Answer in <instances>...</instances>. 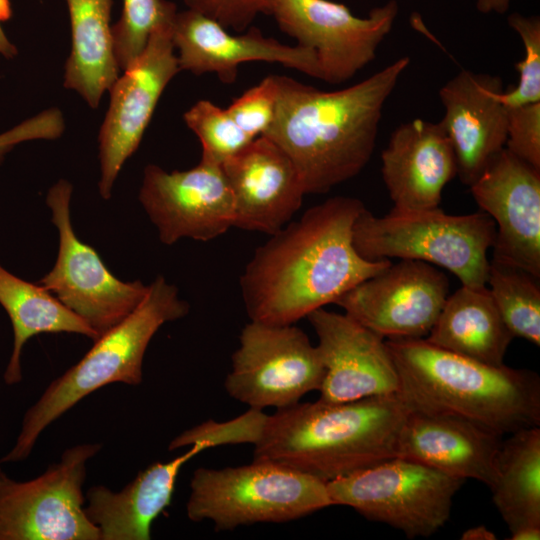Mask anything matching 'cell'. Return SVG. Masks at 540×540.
I'll return each instance as SVG.
<instances>
[{
	"instance_id": "obj_16",
	"label": "cell",
	"mask_w": 540,
	"mask_h": 540,
	"mask_svg": "<svg viewBox=\"0 0 540 540\" xmlns=\"http://www.w3.org/2000/svg\"><path fill=\"white\" fill-rule=\"evenodd\" d=\"M469 187L495 222L493 258L540 278V169L503 148Z\"/></svg>"
},
{
	"instance_id": "obj_2",
	"label": "cell",
	"mask_w": 540,
	"mask_h": 540,
	"mask_svg": "<svg viewBox=\"0 0 540 540\" xmlns=\"http://www.w3.org/2000/svg\"><path fill=\"white\" fill-rule=\"evenodd\" d=\"M409 63L408 56L400 57L366 79L334 91L277 75L276 114L264 136L290 157L306 194L326 193L367 165L384 105Z\"/></svg>"
},
{
	"instance_id": "obj_22",
	"label": "cell",
	"mask_w": 540,
	"mask_h": 540,
	"mask_svg": "<svg viewBox=\"0 0 540 540\" xmlns=\"http://www.w3.org/2000/svg\"><path fill=\"white\" fill-rule=\"evenodd\" d=\"M501 442L502 435L469 420L410 409L399 433L397 457L490 487Z\"/></svg>"
},
{
	"instance_id": "obj_27",
	"label": "cell",
	"mask_w": 540,
	"mask_h": 540,
	"mask_svg": "<svg viewBox=\"0 0 540 540\" xmlns=\"http://www.w3.org/2000/svg\"><path fill=\"white\" fill-rule=\"evenodd\" d=\"M502 440L492 499L510 533L540 528V426Z\"/></svg>"
},
{
	"instance_id": "obj_28",
	"label": "cell",
	"mask_w": 540,
	"mask_h": 540,
	"mask_svg": "<svg viewBox=\"0 0 540 540\" xmlns=\"http://www.w3.org/2000/svg\"><path fill=\"white\" fill-rule=\"evenodd\" d=\"M539 278L511 263L492 258L486 286L513 335L540 345Z\"/></svg>"
},
{
	"instance_id": "obj_30",
	"label": "cell",
	"mask_w": 540,
	"mask_h": 540,
	"mask_svg": "<svg viewBox=\"0 0 540 540\" xmlns=\"http://www.w3.org/2000/svg\"><path fill=\"white\" fill-rule=\"evenodd\" d=\"M183 119L201 142V159L220 165L254 140L236 124L226 109L209 100L196 102L184 113Z\"/></svg>"
},
{
	"instance_id": "obj_29",
	"label": "cell",
	"mask_w": 540,
	"mask_h": 540,
	"mask_svg": "<svg viewBox=\"0 0 540 540\" xmlns=\"http://www.w3.org/2000/svg\"><path fill=\"white\" fill-rule=\"evenodd\" d=\"M177 12L176 4L167 0H123L121 16L112 26L119 68H128L141 55L153 31L173 21Z\"/></svg>"
},
{
	"instance_id": "obj_15",
	"label": "cell",
	"mask_w": 540,
	"mask_h": 540,
	"mask_svg": "<svg viewBox=\"0 0 540 540\" xmlns=\"http://www.w3.org/2000/svg\"><path fill=\"white\" fill-rule=\"evenodd\" d=\"M139 200L166 245L183 238L209 241L234 227L232 191L221 165L208 160L185 171L147 165Z\"/></svg>"
},
{
	"instance_id": "obj_6",
	"label": "cell",
	"mask_w": 540,
	"mask_h": 540,
	"mask_svg": "<svg viewBox=\"0 0 540 540\" xmlns=\"http://www.w3.org/2000/svg\"><path fill=\"white\" fill-rule=\"evenodd\" d=\"M332 505L327 482L281 464L253 460L236 467L196 469L186 515L226 531L289 522Z\"/></svg>"
},
{
	"instance_id": "obj_8",
	"label": "cell",
	"mask_w": 540,
	"mask_h": 540,
	"mask_svg": "<svg viewBox=\"0 0 540 540\" xmlns=\"http://www.w3.org/2000/svg\"><path fill=\"white\" fill-rule=\"evenodd\" d=\"M464 480L416 461L392 457L327 482L333 505L353 508L407 538L429 537L449 520Z\"/></svg>"
},
{
	"instance_id": "obj_25",
	"label": "cell",
	"mask_w": 540,
	"mask_h": 540,
	"mask_svg": "<svg viewBox=\"0 0 540 540\" xmlns=\"http://www.w3.org/2000/svg\"><path fill=\"white\" fill-rule=\"evenodd\" d=\"M71 24V52L64 86L92 108L119 77L111 20L112 0H66Z\"/></svg>"
},
{
	"instance_id": "obj_13",
	"label": "cell",
	"mask_w": 540,
	"mask_h": 540,
	"mask_svg": "<svg viewBox=\"0 0 540 540\" xmlns=\"http://www.w3.org/2000/svg\"><path fill=\"white\" fill-rule=\"evenodd\" d=\"M175 20V19H174ZM174 20L150 35L141 55L110 88L99 132V193L109 199L126 160L137 150L161 94L181 71L172 40Z\"/></svg>"
},
{
	"instance_id": "obj_18",
	"label": "cell",
	"mask_w": 540,
	"mask_h": 540,
	"mask_svg": "<svg viewBox=\"0 0 540 540\" xmlns=\"http://www.w3.org/2000/svg\"><path fill=\"white\" fill-rule=\"evenodd\" d=\"M172 40L180 70L195 75L216 73L225 84L235 82L242 63L253 61L279 63L321 78L313 50L298 44L285 45L265 37L254 27L244 34L233 35L218 22L190 9L177 12Z\"/></svg>"
},
{
	"instance_id": "obj_12",
	"label": "cell",
	"mask_w": 540,
	"mask_h": 540,
	"mask_svg": "<svg viewBox=\"0 0 540 540\" xmlns=\"http://www.w3.org/2000/svg\"><path fill=\"white\" fill-rule=\"evenodd\" d=\"M398 10L397 1L389 0L358 17L330 0H274L270 15L298 45L314 51L321 80L340 84L374 60Z\"/></svg>"
},
{
	"instance_id": "obj_10",
	"label": "cell",
	"mask_w": 540,
	"mask_h": 540,
	"mask_svg": "<svg viewBox=\"0 0 540 540\" xmlns=\"http://www.w3.org/2000/svg\"><path fill=\"white\" fill-rule=\"evenodd\" d=\"M324 374L319 350L303 330L250 320L240 333L224 386L249 408L281 409L319 391Z\"/></svg>"
},
{
	"instance_id": "obj_20",
	"label": "cell",
	"mask_w": 540,
	"mask_h": 540,
	"mask_svg": "<svg viewBox=\"0 0 540 540\" xmlns=\"http://www.w3.org/2000/svg\"><path fill=\"white\" fill-rule=\"evenodd\" d=\"M497 75L461 70L439 90L444 107L440 121L451 141L457 176L470 186L489 162L505 148L508 107Z\"/></svg>"
},
{
	"instance_id": "obj_34",
	"label": "cell",
	"mask_w": 540,
	"mask_h": 540,
	"mask_svg": "<svg viewBox=\"0 0 540 540\" xmlns=\"http://www.w3.org/2000/svg\"><path fill=\"white\" fill-rule=\"evenodd\" d=\"M505 148L540 169V102L508 107Z\"/></svg>"
},
{
	"instance_id": "obj_7",
	"label": "cell",
	"mask_w": 540,
	"mask_h": 540,
	"mask_svg": "<svg viewBox=\"0 0 540 540\" xmlns=\"http://www.w3.org/2000/svg\"><path fill=\"white\" fill-rule=\"evenodd\" d=\"M496 225L484 211L450 215L440 207L391 210L383 217L366 208L353 226V243L365 259L399 258L441 266L470 287L485 286Z\"/></svg>"
},
{
	"instance_id": "obj_24",
	"label": "cell",
	"mask_w": 540,
	"mask_h": 540,
	"mask_svg": "<svg viewBox=\"0 0 540 540\" xmlns=\"http://www.w3.org/2000/svg\"><path fill=\"white\" fill-rule=\"evenodd\" d=\"M513 338L487 286L462 285L447 297L425 340L447 351L501 366Z\"/></svg>"
},
{
	"instance_id": "obj_19",
	"label": "cell",
	"mask_w": 540,
	"mask_h": 540,
	"mask_svg": "<svg viewBox=\"0 0 540 540\" xmlns=\"http://www.w3.org/2000/svg\"><path fill=\"white\" fill-rule=\"evenodd\" d=\"M234 199V227L273 235L289 223L306 195L290 157L259 136L221 164Z\"/></svg>"
},
{
	"instance_id": "obj_4",
	"label": "cell",
	"mask_w": 540,
	"mask_h": 540,
	"mask_svg": "<svg viewBox=\"0 0 540 540\" xmlns=\"http://www.w3.org/2000/svg\"><path fill=\"white\" fill-rule=\"evenodd\" d=\"M410 409L448 414L499 435L540 426V377L532 370L486 364L425 338L387 339Z\"/></svg>"
},
{
	"instance_id": "obj_21",
	"label": "cell",
	"mask_w": 540,
	"mask_h": 540,
	"mask_svg": "<svg viewBox=\"0 0 540 540\" xmlns=\"http://www.w3.org/2000/svg\"><path fill=\"white\" fill-rule=\"evenodd\" d=\"M381 173L397 212L439 207L444 187L457 176L451 141L441 122L400 124L381 153Z\"/></svg>"
},
{
	"instance_id": "obj_9",
	"label": "cell",
	"mask_w": 540,
	"mask_h": 540,
	"mask_svg": "<svg viewBox=\"0 0 540 540\" xmlns=\"http://www.w3.org/2000/svg\"><path fill=\"white\" fill-rule=\"evenodd\" d=\"M98 443L67 448L38 477L16 481L0 468V540H100L84 511L87 463Z\"/></svg>"
},
{
	"instance_id": "obj_38",
	"label": "cell",
	"mask_w": 540,
	"mask_h": 540,
	"mask_svg": "<svg viewBox=\"0 0 540 540\" xmlns=\"http://www.w3.org/2000/svg\"><path fill=\"white\" fill-rule=\"evenodd\" d=\"M511 0H476V8L483 14H503L510 6Z\"/></svg>"
},
{
	"instance_id": "obj_35",
	"label": "cell",
	"mask_w": 540,
	"mask_h": 540,
	"mask_svg": "<svg viewBox=\"0 0 540 540\" xmlns=\"http://www.w3.org/2000/svg\"><path fill=\"white\" fill-rule=\"evenodd\" d=\"M188 9L221 24L244 31L259 14H271L274 0H184Z\"/></svg>"
},
{
	"instance_id": "obj_3",
	"label": "cell",
	"mask_w": 540,
	"mask_h": 540,
	"mask_svg": "<svg viewBox=\"0 0 540 540\" xmlns=\"http://www.w3.org/2000/svg\"><path fill=\"white\" fill-rule=\"evenodd\" d=\"M409 411L398 392L342 403L298 402L266 414L253 460L329 482L397 457Z\"/></svg>"
},
{
	"instance_id": "obj_17",
	"label": "cell",
	"mask_w": 540,
	"mask_h": 540,
	"mask_svg": "<svg viewBox=\"0 0 540 540\" xmlns=\"http://www.w3.org/2000/svg\"><path fill=\"white\" fill-rule=\"evenodd\" d=\"M307 319L325 368L319 400L342 403L398 392L399 377L385 338L345 313L319 308Z\"/></svg>"
},
{
	"instance_id": "obj_11",
	"label": "cell",
	"mask_w": 540,
	"mask_h": 540,
	"mask_svg": "<svg viewBox=\"0 0 540 540\" xmlns=\"http://www.w3.org/2000/svg\"><path fill=\"white\" fill-rule=\"evenodd\" d=\"M72 190L71 183L61 179L48 191L46 203L58 230L59 247L54 267L38 284L100 337L138 307L148 286L138 280H119L98 253L77 237L70 216Z\"/></svg>"
},
{
	"instance_id": "obj_23",
	"label": "cell",
	"mask_w": 540,
	"mask_h": 540,
	"mask_svg": "<svg viewBox=\"0 0 540 540\" xmlns=\"http://www.w3.org/2000/svg\"><path fill=\"white\" fill-rule=\"evenodd\" d=\"M205 449L206 442H196L168 462H155L118 492L103 485L90 487L84 511L100 540L151 539L152 523L170 505L179 471Z\"/></svg>"
},
{
	"instance_id": "obj_40",
	"label": "cell",
	"mask_w": 540,
	"mask_h": 540,
	"mask_svg": "<svg viewBox=\"0 0 540 540\" xmlns=\"http://www.w3.org/2000/svg\"><path fill=\"white\" fill-rule=\"evenodd\" d=\"M511 540H539L540 528H524L511 533Z\"/></svg>"
},
{
	"instance_id": "obj_5",
	"label": "cell",
	"mask_w": 540,
	"mask_h": 540,
	"mask_svg": "<svg viewBox=\"0 0 540 540\" xmlns=\"http://www.w3.org/2000/svg\"><path fill=\"white\" fill-rule=\"evenodd\" d=\"M189 304L177 288L158 276L138 307L94 341L92 348L52 381L25 413L15 445L0 463L26 459L40 434L56 419L97 389L112 384L139 385L146 349L159 330L186 316Z\"/></svg>"
},
{
	"instance_id": "obj_1",
	"label": "cell",
	"mask_w": 540,
	"mask_h": 540,
	"mask_svg": "<svg viewBox=\"0 0 540 540\" xmlns=\"http://www.w3.org/2000/svg\"><path fill=\"white\" fill-rule=\"evenodd\" d=\"M364 209L357 198L332 197L257 248L240 280L250 320L294 324L387 268L390 259L367 260L354 246Z\"/></svg>"
},
{
	"instance_id": "obj_32",
	"label": "cell",
	"mask_w": 540,
	"mask_h": 540,
	"mask_svg": "<svg viewBox=\"0 0 540 540\" xmlns=\"http://www.w3.org/2000/svg\"><path fill=\"white\" fill-rule=\"evenodd\" d=\"M265 416L262 410L249 408L244 414L229 421H205L177 435L171 440L168 449L173 451L196 442H206L209 448L226 444H254Z\"/></svg>"
},
{
	"instance_id": "obj_26",
	"label": "cell",
	"mask_w": 540,
	"mask_h": 540,
	"mask_svg": "<svg viewBox=\"0 0 540 540\" xmlns=\"http://www.w3.org/2000/svg\"><path fill=\"white\" fill-rule=\"evenodd\" d=\"M0 304L13 328L12 353L3 374L7 385L22 380L21 354L25 343L41 333H76L95 341L98 336L78 315L40 284L27 282L0 265Z\"/></svg>"
},
{
	"instance_id": "obj_36",
	"label": "cell",
	"mask_w": 540,
	"mask_h": 540,
	"mask_svg": "<svg viewBox=\"0 0 540 540\" xmlns=\"http://www.w3.org/2000/svg\"><path fill=\"white\" fill-rule=\"evenodd\" d=\"M64 129V118L58 108H49L26 119L0 133V162L17 144L31 140H54L62 135Z\"/></svg>"
},
{
	"instance_id": "obj_14",
	"label": "cell",
	"mask_w": 540,
	"mask_h": 540,
	"mask_svg": "<svg viewBox=\"0 0 540 540\" xmlns=\"http://www.w3.org/2000/svg\"><path fill=\"white\" fill-rule=\"evenodd\" d=\"M449 296V280L434 265L400 259L360 282L336 302L345 314L387 339L425 338Z\"/></svg>"
},
{
	"instance_id": "obj_39",
	"label": "cell",
	"mask_w": 540,
	"mask_h": 540,
	"mask_svg": "<svg viewBox=\"0 0 540 540\" xmlns=\"http://www.w3.org/2000/svg\"><path fill=\"white\" fill-rule=\"evenodd\" d=\"M462 540H495L497 536L486 526L478 525L465 530L461 536Z\"/></svg>"
},
{
	"instance_id": "obj_37",
	"label": "cell",
	"mask_w": 540,
	"mask_h": 540,
	"mask_svg": "<svg viewBox=\"0 0 540 540\" xmlns=\"http://www.w3.org/2000/svg\"><path fill=\"white\" fill-rule=\"evenodd\" d=\"M12 15L10 0H0V54L7 59H12L17 55V48L8 39L1 23L8 20Z\"/></svg>"
},
{
	"instance_id": "obj_31",
	"label": "cell",
	"mask_w": 540,
	"mask_h": 540,
	"mask_svg": "<svg viewBox=\"0 0 540 540\" xmlns=\"http://www.w3.org/2000/svg\"><path fill=\"white\" fill-rule=\"evenodd\" d=\"M508 24L523 43L524 57L515 65L516 86L503 91L501 101L509 108L540 102V18L514 12L509 15Z\"/></svg>"
},
{
	"instance_id": "obj_33",
	"label": "cell",
	"mask_w": 540,
	"mask_h": 540,
	"mask_svg": "<svg viewBox=\"0 0 540 540\" xmlns=\"http://www.w3.org/2000/svg\"><path fill=\"white\" fill-rule=\"evenodd\" d=\"M277 75H268L260 83L235 98L226 108L236 124L252 139L263 136L271 127L277 109Z\"/></svg>"
}]
</instances>
